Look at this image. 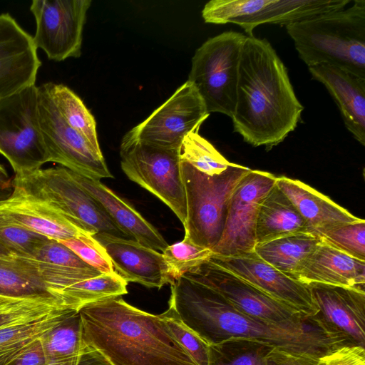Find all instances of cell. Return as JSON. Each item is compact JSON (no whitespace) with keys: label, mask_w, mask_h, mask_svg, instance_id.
Returning <instances> with one entry per match:
<instances>
[{"label":"cell","mask_w":365,"mask_h":365,"mask_svg":"<svg viewBox=\"0 0 365 365\" xmlns=\"http://www.w3.org/2000/svg\"><path fill=\"white\" fill-rule=\"evenodd\" d=\"M169 274L175 281L191 269L207 262L212 255L210 249L185 240L168 245L162 252Z\"/></svg>","instance_id":"obj_35"},{"label":"cell","mask_w":365,"mask_h":365,"mask_svg":"<svg viewBox=\"0 0 365 365\" xmlns=\"http://www.w3.org/2000/svg\"><path fill=\"white\" fill-rule=\"evenodd\" d=\"M322 365H365V350L357 345L334 349L320 358Z\"/></svg>","instance_id":"obj_41"},{"label":"cell","mask_w":365,"mask_h":365,"mask_svg":"<svg viewBox=\"0 0 365 365\" xmlns=\"http://www.w3.org/2000/svg\"><path fill=\"white\" fill-rule=\"evenodd\" d=\"M307 66L330 64L365 78V1L286 25Z\"/></svg>","instance_id":"obj_4"},{"label":"cell","mask_w":365,"mask_h":365,"mask_svg":"<svg viewBox=\"0 0 365 365\" xmlns=\"http://www.w3.org/2000/svg\"><path fill=\"white\" fill-rule=\"evenodd\" d=\"M24 257L35 266L44 282L61 299L60 294L65 288L101 274L68 247L54 240H47L29 256Z\"/></svg>","instance_id":"obj_24"},{"label":"cell","mask_w":365,"mask_h":365,"mask_svg":"<svg viewBox=\"0 0 365 365\" xmlns=\"http://www.w3.org/2000/svg\"><path fill=\"white\" fill-rule=\"evenodd\" d=\"M276 184L294 205L311 231L317 235L329 227L359 219L298 180L281 176L276 178Z\"/></svg>","instance_id":"obj_25"},{"label":"cell","mask_w":365,"mask_h":365,"mask_svg":"<svg viewBox=\"0 0 365 365\" xmlns=\"http://www.w3.org/2000/svg\"><path fill=\"white\" fill-rule=\"evenodd\" d=\"M306 284H323L365 291V261L320 241L306 258L295 278Z\"/></svg>","instance_id":"obj_22"},{"label":"cell","mask_w":365,"mask_h":365,"mask_svg":"<svg viewBox=\"0 0 365 365\" xmlns=\"http://www.w3.org/2000/svg\"><path fill=\"white\" fill-rule=\"evenodd\" d=\"M10 299H32L66 307L35 266L26 258L15 255L0 257V300Z\"/></svg>","instance_id":"obj_26"},{"label":"cell","mask_w":365,"mask_h":365,"mask_svg":"<svg viewBox=\"0 0 365 365\" xmlns=\"http://www.w3.org/2000/svg\"><path fill=\"white\" fill-rule=\"evenodd\" d=\"M58 242L68 247L83 261L101 274L116 273L105 249L93 235L83 233L78 237Z\"/></svg>","instance_id":"obj_40"},{"label":"cell","mask_w":365,"mask_h":365,"mask_svg":"<svg viewBox=\"0 0 365 365\" xmlns=\"http://www.w3.org/2000/svg\"><path fill=\"white\" fill-rule=\"evenodd\" d=\"M127 284L117 272L101 274L65 288L60 296L65 306L79 311L88 304L127 294Z\"/></svg>","instance_id":"obj_31"},{"label":"cell","mask_w":365,"mask_h":365,"mask_svg":"<svg viewBox=\"0 0 365 365\" xmlns=\"http://www.w3.org/2000/svg\"><path fill=\"white\" fill-rule=\"evenodd\" d=\"M46 359L40 338L29 344L6 365H46Z\"/></svg>","instance_id":"obj_42"},{"label":"cell","mask_w":365,"mask_h":365,"mask_svg":"<svg viewBox=\"0 0 365 365\" xmlns=\"http://www.w3.org/2000/svg\"><path fill=\"white\" fill-rule=\"evenodd\" d=\"M14 255V254L6 247L0 245V257H7Z\"/></svg>","instance_id":"obj_46"},{"label":"cell","mask_w":365,"mask_h":365,"mask_svg":"<svg viewBox=\"0 0 365 365\" xmlns=\"http://www.w3.org/2000/svg\"><path fill=\"white\" fill-rule=\"evenodd\" d=\"M41 66L33 37L11 15L0 14V99L35 85Z\"/></svg>","instance_id":"obj_18"},{"label":"cell","mask_w":365,"mask_h":365,"mask_svg":"<svg viewBox=\"0 0 365 365\" xmlns=\"http://www.w3.org/2000/svg\"><path fill=\"white\" fill-rule=\"evenodd\" d=\"M183 276L212 289L235 309L258 320L297 324L309 319L210 259Z\"/></svg>","instance_id":"obj_13"},{"label":"cell","mask_w":365,"mask_h":365,"mask_svg":"<svg viewBox=\"0 0 365 365\" xmlns=\"http://www.w3.org/2000/svg\"><path fill=\"white\" fill-rule=\"evenodd\" d=\"M93 237L105 249L115 271L125 282L158 289L174 282L162 253L130 239L106 233Z\"/></svg>","instance_id":"obj_19"},{"label":"cell","mask_w":365,"mask_h":365,"mask_svg":"<svg viewBox=\"0 0 365 365\" xmlns=\"http://www.w3.org/2000/svg\"><path fill=\"white\" fill-rule=\"evenodd\" d=\"M0 215L9 222L48 239L62 241L86 233L46 203L13 187L0 200Z\"/></svg>","instance_id":"obj_21"},{"label":"cell","mask_w":365,"mask_h":365,"mask_svg":"<svg viewBox=\"0 0 365 365\" xmlns=\"http://www.w3.org/2000/svg\"><path fill=\"white\" fill-rule=\"evenodd\" d=\"M46 365H110L108 361L92 347L75 357L48 363Z\"/></svg>","instance_id":"obj_44"},{"label":"cell","mask_w":365,"mask_h":365,"mask_svg":"<svg viewBox=\"0 0 365 365\" xmlns=\"http://www.w3.org/2000/svg\"><path fill=\"white\" fill-rule=\"evenodd\" d=\"M180 160L208 175H218L232 163L226 160L198 132L189 134L183 140Z\"/></svg>","instance_id":"obj_34"},{"label":"cell","mask_w":365,"mask_h":365,"mask_svg":"<svg viewBox=\"0 0 365 365\" xmlns=\"http://www.w3.org/2000/svg\"><path fill=\"white\" fill-rule=\"evenodd\" d=\"M73 310L63 307L39 319L0 329V365L7 364Z\"/></svg>","instance_id":"obj_30"},{"label":"cell","mask_w":365,"mask_h":365,"mask_svg":"<svg viewBox=\"0 0 365 365\" xmlns=\"http://www.w3.org/2000/svg\"><path fill=\"white\" fill-rule=\"evenodd\" d=\"M38 124L48 162L96 180L113 178L101 148L67 124L44 83L38 87Z\"/></svg>","instance_id":"obj_11"},{"label":"cell","mask_w":365,"mask_h":365,"mask_svg":"<svg viewBox=\"0 0 365 365\" xmlns=\"http://www.w3.org/2000/svg\"><path fill=\"white\" fill-rule=\"evenodd\" d=\"M13 190V180L10 178L7 170L0 163V200L9 197Z\"/></svg>","instance_id":"obj_45"},{"label":"cell","mask_w":365,"mask_h":365,"mask_svg":"<svg viewBox=\"0 0 365 365\" xmlns=\"http://www.w3.org/2000/svg\"><path fill=\"white\" fill-rule=\"evenodd\" d=\"M250 168L232 163L222 173L208 175L180 160L186 200L184 240L209 248L222 236L230 197Z\"/></svg>","instance_id":"obj_5"},{"label":"cell","mask_w":365,"mask_h":365,"mask_svg":"<svg viewBox=\"0 0 365 365\" xmlns=\"http://www.w3.org/2000/svg\"><path fill=\"white\" fill-rule=\"evenodd\" d=\"M287 68L266 39L247 36L242 48L232 116L234 131L267 150L282 142L301 119Z\"/></svg>","instance_id":"obj_2"},{"label":"cell","mask_w":365,"mask_h":365,"mask_svg":"<svg viewBox=\"0 0 365 365\" xmlns=\"http://www.w3.org/2000/svg\"><path fill=\"white\" fill-rule=\"evenodd\" d=\"M247 37L240 32H223L204 42L192 58L188 81L197 90L209 113L233 115L241 55Z\"/></svg>","instance_id":"obj_7"},{"label":"cell","mask_w":365,"mask_h":365,"mask_svg":"<svg viewBox=\"0 0 365 365\" xmlns=\"http://www.w3.org/2000/svg\"><path fill=\"white\" fill-rule=\"evenodd\" d=\"M308 69L334 99L346 128L365 145V78L330 64L310 66Z\"/></svg>","instance_id":"obj_20"},{"label":"cell","mask_w":365,"mask_h":365,"mask_svg":"<svg viewBox=\"0 0 365 365\" xmlns=\"http://www.w3.org/2000/svg\"><path fill=\"white\" fill-rule=\"evenodd\" d=\"M38 87H27L0 99V154L15 175L31 173L48 163L38 117Z\"/></svg>","instance_id":"obj_8"},{"label":"cell","mask_w":365,"mask_h":365,"mask_svg":"<svg viewBox=\"0 0 365 365\" xmlns=\"http://www.w3.org/2000/svg\"><path fill=\"white\" fill-rule=\"evenodd\" d=\"M48 364L75 357L91 347L83 340L79 311L73 310L40 337Z\"/></svg>","instance_id":"obj_29"},{"label":"cell","mask_w":365,"mask_h":365,"mask_svg":"<svg viewBox=\"0 0 365 365\" xmlns=\"http://www.w3.org/2000/svg\"><path fill=\"white\" fill-rule=\"evenodd\" d=\"M71 173L75 180L102 205L127 237L158 252H163L168 246L153 225L100 180L88 178L72 171Z\"/></svg>","instance_id":"obj_23"},{"label":"cell","mask_w":365,"mask_h":365,"mask_svg":"<svg viewBox=\"0 0 365 365\" xmlns=\"http://www.w3.org/2000/svg\"><path fill=\"white\" fill-rule=\"evenodd\" d=\"M209 115L197 90L187 80L123 138L164 148L181 149L186 136L198 132Z\"/></svg>","instance_id":"obj_12"},{"label":"cell","mask_w":365,"mask_h":365,"mask_svg":"<svg viewBox=\"0 0 365 365\" xmlns=\"http://www.w3.org/2000/svg\"><path fill=\"white\" fill-rule=\"evenodd\" d=\"M273 349L253 340L228 339L209 345V365H274Z\"/></svg>","instance_id":"obj_33"},{"label":"cell","mask_w":365,"mask_h":365,"mask_svg":"<svg viewBox=\"0 0 365 365\" xmlns=\"http://www.w3.org/2000/svg\"><path fill=\"white\" fill-rule=\"evenodd\" d=\"M273 174L251 170L237 185L229 202L222 236L212 254L235 256L253 252L259 205L276 183Z\"/></svg>","instance_id":"obj_15"},{"label":"cell","mask_w":365,"mask_h":365,"mask_svg":"<svg viewBox=\"0 0 365 365\" xmlns=\"http://www.w3.org/2000/svg\"><path fill=\"white\" fill-rule=\"evenodd\" d=\"M319 309L313 318L350 345L365 347V291L323 284H307Z\"/></svg>","instance_id":"obj_17"},{"label":"cell","mask_w":365,"mask_h":365,"mask_svg":"<svg viewBox=\"0 0 365 365\" xmlns=\"http://www.w3.org/2000/svg\"><path fill=\"white\" fill-rule=\"evenodd\" d=\"M210 259L307 318L319 312L307 284L275 269L254 251L235 256L212 254Z\"/></svg>","instance_id":"obj_16"},{"label":"cell","mask_w":365,"mask_h":365,"mask_svg":"<svg viewBox=\"0 0 365 365\" xmlns=\"http://www.w3.org/2000/svg\"><path fill=\"white\" fill-rule=\"evenodd\" d=\"M271 358L274 365H322L321 357L273 349Z\"/></svg>","instance_id":"obj_43"},{"label":"cell","mask_w":365,"mask_h":365,"mask_svg":"<svg viewBox=\"0 0 365 365\" xmlns=\"http://www.w3.org/2000/svg\"><path fill=\"white\" fill-rule=\"evenodd\" d=\"M169 302L182 321L208 345L243 339L317 357L349 345L329 333L312 317L297 324H272L250 317L235 309L212 289L185 276L171 284Z\"/></svg>","instance_id":"obj_1"},{"label":"cell","mask_w":365,"mask_h":365,"mask_svg":"<svg viewBox=\"0 0 365 365\" xmlns=\"http://www.w3.org/2000/svg\"><path fill=\"white\" fill-rule=\"evenodd\" d=\"M319 241V236L314 232H300L256 244L254 252L275 269L296 279L301 265Z\"/></svg>","instance_id":"obj_28"},{"label":"cell","mask_w":365,"mask_h":365,"mask_svg":"<svg viewBox=\"0 0 365 365\" xmlns=\"http://www.w3.org/2000/svg\"><path fill=\"white\" fill-rule=\"evenodd\" d=\"M327 243L357 259L365 261V221L341 224L320 232Z\"/></svg>","instance_id":"obj_36"},{"label":"cell","mask_w":365,"mask_h":365,"mask_svg":"<svg viewBox=\"0 0 365 365\" xmlns=\"http://www.w3.org/2000/svg\"><path fill=\"white\" fill-rule=\"evenodd\" d=\"M79 314L84 341L110 365H197L160 315L121 297L88 304Z\"/></svg>","instance_id":"obj_3"},{"label":"cell","mask_w":365,"mask_h":365,"mask_svg":"<svg viewBox=\"0 0 365 365\" xmlns=\"http://www.w3.org/2000/svg\"><path fill=\"white\" fill-rule=\"evenodd\" d=\"M48 238L15 225L0 215V245L14 255L28 257Z\"/></svg>","instance_id":"obj_39"},{"label":"cell","mask_w":365,"mask_h":365,"mask_svg":"<svg viewBox=\"0 0 365 365\" xmlns=\"http://www.w3.org/2000/svg\"><path fill=\"white\" fill-rule=\"evenodd\" d=\"M13 187L41 200L91 235L106 233L126 238L102 205L62 166L15 175Z\"/></svg>","instance_id":"obj_6"},{"label":"cell","mask_w":365,"mask_h":365,"mask_svg":"<svg viewBox=\"0 0 365 365\" xmlns=\"http://www.w3.org/2000/svg\"><path fill=\"white\" fill-rule=\"evenodd\" d=\"M44 84L67 124L83 135L94 147L100 148L96 120L80 97L65 85L52 82Z\"/></svg>","instance_id":"obj_32"},{"label":"cell","mask_w":365,"mask_h":365,"mask_svg":"<svg viewBox=\"0 0 365 365\" xmlns=\"http://www.w3.org/2000/svg\"><path fill=\"white\" fill-rule=\"evenodd\" d=\"M173 336L197 365H209V345L181 319L172 303L159 314Z\"/></svg>","instance_id":"obj_37"},{"label":"cell","mask_w":365,"mask_h":365,"mask_svg":"<svg viewBox=\"0 0 365 365\" xmlns=\"http://www.w3.org/2000/svg\"><path fill=\"white\" fill-rule=\"evenodd\" d=\"M181 149H168L123 138L120 165L126 176L164 202L181 222L186 200L180 172Z\"/></svg>","instance_id":"obj_9"},{"label":"cell","mask_w":365,"mask_h":365,"mask_svg":"<svg viewBox=\"0 0 365 365\" xmlns=\"http://www.w3.org/2000/svg\"><path fill=\"white\" fill-rule=\"evenodd\" d=\"M91 0H34L30 6L36 30V48L50 60L62 61L81 54L83 26Z\"/></svg>","instance_id":"obj_14"},{"label":"cell","mask_w":365,"mask_h":365,"mask_svg":"<svg viewBox=\"0 0 365 365\" xmlns=\"http://www.w3.org/2000/svg\"><path fill=\"white\" fill-rule=\"evenodd\" d=\"M63 307H66L32 299L0 300V329L39 319Z\"/></svg>","instance_id":"obj_38"},{"label":"cell","mask_w":365,"mask_h":365,"mask_svg":"<svg viewBox=\"0 0 365 365\" xmlns=\"http://www.w3.org/2000/svg\"><path fill=\"white\" fill-rule=\"evenodd\" d=\"M351 0H211L202 10L206 23L235 24L253 36L264 24L288 25L345 8Z\"/></svg>","instance_id":"obj_10"},{"label":"cell","mask_w":365,"mask_h":365,"mask_svg":"<svg viewBox=\"0 0 365 365\" xmlns=\"http://www.w3.org/2000/svg\"><path fill=\"white\" fill-rule=\"evenodd\" d=\"M306 232H312L290 200L275 183L259 207L255 224L256 244Z\"/></svg>","instance_id":"obj_27"}]
</instances>
